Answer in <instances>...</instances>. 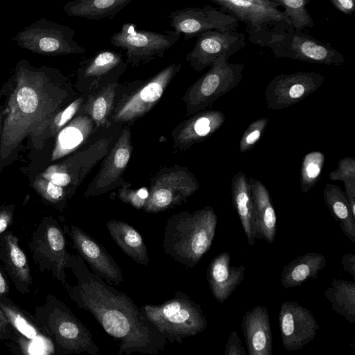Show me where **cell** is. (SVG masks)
Masks as SVG:
<instances>
[{
	"mask_svg": "<svg viewBox=\"0 0 355 355\" xmlns=\"http://www.w3.org/2000/svg\"><path fill=\"white\" fill-rule=\"evenodd\" d=\"M63 227L77 253L89 265L94 272L109 284L119 285L123 282L120 267L103 246L77 226L64 225Z\"/></svg>",
	"mask_w": 355,
	"mask_h": 355,
	"instance_id": "44dd1931",
	"label": "cell"
},
{
	"mask_svg": "<svg viewBox=\"0 0 355 355\" xmlns=\"http://www.w3.org/2000/svg\"><path fill=\"white\" fill-rule=\"evenodd\" d=\"M284 8V12L290 20L291 25L297 30L313 28V19L306 6L310 0H269Z\"/></svg>",
	"mask_w": 355,
	"mask_h": 355,
	"instance_id": "8d00e7d4",
	"label": "cell"
},
{
	"mask_svg": "<svg viewBox=\"0 0 355 355\" xmlns=\"http://www.w3.org/2000/svg\"><path fill=\"white\" fill-rule=\"evenodd\" d=\"M268 122L262 117L252 122L243 132L239 141V151L246 153L251 150L261 139Z\"/></svg>",
	"mask_w": 355,
	"mask_h": 355,
	"instance_id": "ab89813d",
	"label": "cell"
},
{
	"mask_svg": "<svg viewBox=\"0 0 355 355\" xmlns=\"http://www.w3.org/2000/svg\"><path fill=\"white\" fill-rule=\"evenodd\" d=\"M113 137H103L62 162L49 166L42 177L64 188L72 197L88 173L109 151Z\"/></svg>",
	"mask_w": 355,
	"mask_h": 355,
	"instance_id": "9a60e30c",
	"label": "cell"
},
{
	"mask_svg": "<svg viewBox=\"0 0 355 355\" xmlns=\"http://www.w3.org/2000/svg\"><path fill=\"white\" fill-rule=\"evenodd\" d=\"M338 167L329 173L333 181L355 182V159L353 157H343L339 160Z\"/></svg>",
	"mask_w": 355,
	"mask_h": 355,
	"instance_id": "60d3db41",
	"label": "cell"
},
{
	"mask_svg": "<svg viewBox=\"0 0 355 355\" xmlns=\"http://www.w3.org/2000/svg\"><path fill=\"white\" fill-rule=\"evenodd\" d=\"M232 205L241 223L248 244L254 245L257 239L254 209L248 178L241 171L231 181Z\"/></svg>",
	"mask_w": 355,
	"mask_h": 355,
	"instance_id": "4316f807",
	"label": "cell"
},
{
	"mask_svg": "<svg viewBox=\"0 0 355 355\" xmlns=\"http://www.w3.org/2000/svg\"><path fill=\"white\" fill-rule=\"evenodd\" d=\"M169 24L184 40L210 30H236L239 21L232 15L209 5L173 10L168 15Z\"/></svg>",
	"mask_w": 355,
	"mask_h": 355,
	"instance_id": "e0dca14e",
	"label": "cell"
},
{
	"mask_svg": "<svg viewBox=\"0 0 355 355\" xmlns=\"http://www.w3.org/2000/svg\"><path fill=\"white\" fill-rule=\"evenodd\" d=\"M246 35L236 30H210L197 36L186 60L196 71L210 67L223 54L234 55L245 46Z\"/></svg>",
	"mask_w": 355,
	"mask_h": 355,
	"instance_id": "d6986e66",
	"label": "cell"
},
{
	"mask_svg": "<svg viewBox=\"0 0 355 355\" xmlns=\"http://www.w3.org/2000/svg\"><path fill=\"white\" fill-rule=\"evenodd\" d=\"M3 112L0 110V137H1V128H2V123H3Z\"/></svg>",
	"mask_w": 355,
	"mask_h": 355,
	"instance_id": "816d5d0a",
	"label": "cell"
},
{
	"mask_svg": "<svg viewBox=\"0 0 355 355\" xmlns=\"http://www.w3.org/2000/svg\"><path fill=\"white\" fill-rule=\"evenodd\" d=\"M230 57L223 54L218 58L209 69L187 90L182 99L187 116L205 110L241 81L244 64L230 63Z\"/></svg>",
	"mask_w": 355,
	"mask_h": 355,
	"instance_id": "8992f818",
	"label": "cell"
},
{
	"mask_svg": "<svg viewBox=\"0 0 355 355\" xmlns=\"http://www.w3.org/2000/svg\"><path fill=\"white\" fill-rule=\"evenodd\" d=\"M182 64H171L150 78L135 91L116 100L110 119L112 123H130L146 114L159 101Z\"/></svg>",
	"mask_w": 355,
	"mask_h": 355,
	"instance_id": "7c38bea8",
	"label": "cell"
},
{
	"mask_svg": "<svg viewBox=\"0 0 355 355\" xmlns=\"http://www.w3.org/2000/svg\"><path fill=\"white\" fill-rule=\"evenodd\" d=\"M0 306L12 329V339L7 345L13 352L22 354H56L53 340L28 312L10 298L0 295Z\"/></svg>",
	"mask_w": 355,
	"mask_h": 355,
	"instance_id": "4fadbf2b",
	"label": "cell"
},
{
	"mask_svg": "<svg viewBox=\"0 0 355 355\" xmlns=\"http://www.w3.org/2000/svg\"><path fill=\"white\" fill-rule=\"evenodd\" d=\"M65 268L75 280L62 285L77 306L91 313L119 346L118 355L142 353L158 355L166 337L146 318L143 311L125 293L107 284L89 270L77 254L69 252Z\"/></svg>",
	"mask_w": 355,
	"mask_h": 355,
	"instance_id": "6da1fadb",
	"label": "cell"
},
{
	"mask_svg": "<svg viewBox=\"0 0 355 355\" xmlns=\"http://www.w3.org/2000/svg\"><path fill=\"white\" fill-rule=\"evenodd\" d=\"M33 189L51 205L62 210L71 197L67 190L39 175L34 180Z\"/></svg>",
	"mask_w": 355,
	"mask_h": 355,
	"instance_id": "74e56055",
	"label": "cell"
},
{
	"mask_svg": "<svg viewBox=\"0 0 355 355\" xmlns=\"http://www.w3.org/2000/svg\"><path fill=\"white\" fill-rule=\"evenodd\" d=\"M221 10L243 22L249 40L261 47L274 33L285 29L291 23L284 10L279 8L263 6L247 0H210Z\"/></svg>",
	"mask_w": 355,
	"mask_h": 355,
	"instance_id": "9c48e42d",
	"label": "cell"
},
{
	"mask_svg": "<svg viewBox=\"0 0 355 355\" xmlns=\"http://www.w3.org/2000/svg\"><path fill=\"white\" fill-rule=\"evenodd\" d=\"M216 226L217 215L210 206L173 214L166 225L164 251L185 267L193 268L210 249Z\"/></svg>",
	"mask_w": 355,
	"mask_h": 355,
	"instance_id": "3957f363",
	"label": "cell"
},
{
	"mask_svg": "<svg viewBox=\"0 0 355 355\" xmlns=\"http://www.w3.org/2000/svg\"><path fill=\"white\" fill-rule=\"evenodd\" d=\"M263 6L279 8V5L276 3L270 1L269 0H247Z\"/></svg>",
	"mask_w": 355,
	"mask_h": 355,
	"instance_id": "f907efd6",
	"label": "cell"
},
{
	"mask_svg": "<svg viewBox=\"0 0 355 355\" xmlns=\"http://www.w3.org/2000/svg\"><path fill=\"white\" fill-rule=\"evenodd\" d=\"M241 325L250 355L272 354V336L266 307L257 305L247 311L243 316Z\"/></svg>",
	"mask_w": 355,
	"mask_h": 355,
	"instance_id": "484cf974",
	"label": "cell"
},
{
	"mask_svg": "<svg viewBox=\"0 0 355 355\" xmlns=\"http://www.w3.org/2000/svg\"><path fill=\"white\" fill-rule=\"evenodd\" d=\"M242 342L236 331H232L225 345V355H246Z\"/></svg>",
	"mask_w": 355,
	"mask_h": 355,
	"instance_id": "7bdbcfd3",
	"label": "cell"
},
{
	"mask_svg": "<svg viewBox=\"0 0 355 355\" xmlns=\"http://www.w3.org/2000/svg\"><path fill=\"white\" fill-rule=\"evenodd\" d=\"M76 31L46 17L35 21L11 38L16 44L46 56L83 54L86 49L74 40Z\"/></svg>",
	"mask_w": 355,
	"mask_h": 355,
	"instance_id": "ba28073f",
	"label": "cell"
},
{
	"mask_svg": "<svg viewBox=\"0 0 355 355\" xmlns=\"http://www.w3.org/2000/svg\"><path fill=\"white\" fill-rule=\"evenodd\" d=\"M341 264L345 271L349 272L355 278V255L353 253H347L341 258Z\"/></svg>",
	"mask_w": 355,
	"mask_h": 355,
	"instance_id": "7dc6e473",
	"label": "cell"
},
{
	"mask_svg": "<svg viewBox=\"0 0 355 355\" xmlns=\"http://www.w3.org/2000/svg\"><path fill=\"white\" fill-rule=\"evenodd\" d=\"M95 130V124L91 117L78 113L57 134L51 160L58 159L76 150Z\"/></svg>",
	"mask_w": 355,
	"mask_h": 355,
	"instance_id": "83f0119b",
	"label": "cell"
},
{
	"mask_svg": "<svg viewBox=\"0 0 355 355\" xmlns=\"http://www.w3.org/2000/svg\"><path fill=\"white\" fill-rule=\"evenodd\" d=\"M12 89L1 132L0 158L6 159L28 136H42L68 97L67 78L57 69L19 60L10 79Z\"/></svg>",
	"mask_w": 355,
	"mask_h": 355,
	"instance_id": "7a4b0ae2",
	"label": "cell"
},
{
	"mask_svg": "<svg viewBox=\"0 0 355 355\" xmlns=\"http://www.w3.org/2000/svg\"><path fill=\"white\" fill-rule=\"evenodd\" d=\"M243 265L232 266L228 251L213 258L207 270V279L215 299L223 303L234 293L244 279Z\"/></svg>",
	"mask_w": 355,
	"mask_h": 355,
	"instance_id": "d4e9b609",
	"label": "cell"
},
{
	"mask_svg": "<svg viewBox=\"0 0 355 355\" xmlns=\"http://www.w3.org/2000/svg\"><path fill=\"white\" fill-rule=\"evenodd\" d=\"M132 0H73L64 6L69 17L91 20L113 19Z\"/></svg>",
	"mask_w": 355,
	"mask_h": 355,
	"instance_id": "d6a6232c",
	"label": "cell"
},
{
	"mask_svg": "<svg viewBox=\"0 0 355 355\" xmlns=\"http://www.w3.org/2000/svg\"><path fill=\"white\" fill-rule=\"evenodd\" d=\"M175 31L163 33L138 30L136 24L125 23L121 30L110 38L112 46L125 51L128 64L138 66L155 58H162L164 53L180 38Z\"/></svg>",
	"mask_w": 355,
	"mask_h": 355,
	"instance_id": "30bf717a",
	"label": "cell"
},
{
	"mask_svg": "<svg viewBox=\"0 0 355 355\" xmlns=\"http://www.w3.org/2000/svg\"><path fill=\"white\" fill-rule=\"evenodd\" d=\"M225 121L218 110H203L179 124L172 132L174 148L185 150L216 132Z\"/></svg>",
	"mask_w": 355,
	"mask_h": 355,
	"instance_id": "603a6c76",
	"label": "cell"
},
{
	"mask_svg": "<svg viewBox=\"0 0 355 355\" xmlns=\"http://www.w3.org/2000/svg\"><path fill=\"white\" fill-rule=\"evenodd\" d=\"M9 293V286L7 279V275L4 271L0 261V295L6 296Z\"/></svg>",
	"mask_w": 355,
	"mask_h": 355,
	"instance_id": "681fc988",
	"label": "cell"
},
{
	"mask_svg": "<svg viewBox=\"0 0 355 355\" xmlns=\"http://www.w3.org/2000/svg\"><path fill=\"white\" fill-rule=\"evenodd\" d=\"M327 259L322 254L306 253L292 260L283 268L281 284L285 288L301 286L309 279H315L326 266Z\"/></svg>",
	"mask_w": 355,
	"mask_h": 355,
	"instance_id": "4dcf8cb0",
	"label": "cell"
},
{
	"mask_svg": "<svg viewBox=\"0 0 355 355\" xmlns=\"http://www.w3.org/2000/svg\"><path fill=\"white\" fill-rule=\"evenodd\" d=\"M14 214V206L0 208V234L7 230L12 225Z\"/></svg>",
	"mask_w": 355,
	"mask_h": 355,
	"instance_id": "f6af8a7d",
	"label": "cell"
},
{
	"mask_svg": "<svg viewBox=\"0 0 355 355\" xmlns=\"http://www.w3.org/2000/svg\"><path fill=\"white\" fill-rule=\"evenodd\" d=\"M146 318L171 343L202 333L208 325L200 306L180 291L162 304L141 307Z\"/></svg>",
	"mask_w": 355,
	"mask_h": 355,
	"instance_id": "5b68a950",
	"label": "cell"
},
{
	"mask_svg": "<svg viewBox=\"0 0 355 355\" xmlns=\"http://www.w3.org/2000/svg\"><path fill=\"white\" fill-rule=\"evenodd\" d=\"M34 317L53 340L57 354L99 355L89 330L60 300L51 294L35 309Z\"/></svg>",
	"mask_w": 355,
	"mask_h": 355,
	"instance_id": "277c9868",
	"label": "cell"
},
{
	"mask_svg": "<svg viewBox=\"0 0 355 355\" xmlns=\"http://www.w3.org/2000/svg\"><path fill=\"white\" fill-rule=\"evenodd\" d=\"M0 261L15 288L21 294L30 293L33 279L28 260L13 232L0 234Z\"/></svg>",
	"mask_w": 355,
	"mask_h": 355,
	"instance_id": "cb8c5ba5",
	"label": "cell"
},
{
	"mask_svg": "<svg viewBox=\"0 0 355 355\" xmlns=\"http://www.w3.org/2000/svg\"><path fill=\"white\" fill-rule=\"evenodd\" d=\"M324 202L343 233L355 243V218L345 193L338 186L327 183L323 191Z\"/></svg>",
	"mask_w": 355,
	"mask_h": 355,
	"instance_id": "836d02e7",
	"label": "cell"
},
{
	"mask_svg": "<svg viewBox=\"0 0 355 355\" xmlns=\"http://www.w3.org/2000/svg\"><path fill=\"white\" fill-rule=\"evenodd\" d=\"M324 76L313 71L279 74L266 86L264 96L269 110L291 107L308 97L322 86Z\"/></svg>",
	"mask_w": 355,
	"mask_h": 355,
	"instance_id": "2e32d148",
	"label": "cell"
},
{
	"mask_svg": "<svg viewBox=\"0 0 355 355\" xmlns=\"http://www.w3.org/2000/svg\"><path fill=\"white\" fill-rule=\"evenodd\" d=\"M118 81L101 85L89 92L78 113L87 114L94 121L96 130L105 126L116 101Z\"/></svg>",
	"mask_w": 355,
	"mask_h": 355,
	"instance_id": "f546056e",
	"label": "cell"
},
{
	"mask_svg": "<svg viewBox=\"0 0 355 355\" xmlns=\"http://www.w3.org/2000/svg\"><path fill=\"white\" fill-rule=\"evenodd\" d=\"M278 324L282 345L287 351L303 348L315 338L320 328L311 311L294 301L282 304Z\"/></svg>",
	"mask_w": 355,
	"mask_h": 355,
	"instance_id": "ffe728a7",
	"label": "cell"
},
{
	"mask_svg": "<svg viewBox=\"0 0 355 355\" xmlns=\"http://www.w3.org/2000/svg\"><path fill=\"white\" fill-rule=\"evenodd\" d=\"M131 138L130 128L124 127L112 148L103 157L98 172L85 192V197L104 194L128 184L121 176L130 159L132 151Z\"/></svg>",
	"mask_w": 355,
	"mask_h": 355,
	"instance_id": "ac0fdd59",
	"label": "cell"
},
{
	"mask_svg": "<svg viewBox=\"0 0 355 355\" xmlns=\"http://www.w3.org/2000/svg\"><path fill=\"white\" fill-rule=\"evenodd\" d=\"M345 193L355 218V182H344Z\"/></svg>",
	"mask_w": 355,
	"mask_h": 355,
	"instance_id": "c3c4849f",
	"label": "cell"
},
{
	"mask_svg": "<svg viewBox=\"0 0 355 355\" xmlns=\"http://www.w3.org/2000/svg\"><path fill=\"white\" fill-rule=\"evenodd\" d=\"M28 247L40 270L48 272L63 285L69 252L64 232L58 221L43 218L33 232Z\"/></svg>",
	"mask_w": 355,
	"mask_h": 355,
	"instance_id": "8fae6325",
	"label": "cell"
},
{
	"mask_svg": "<svg viewBox=\"0 0 355 355\" xmlns=\"http://www.w3.org/2000/svg\"><path fill=\"white\" fill-rule=\"evenodd\" d=\"M324 155L320 151H312L304 155L300 171V189L303 193L311 190L320 180Z\"/></svg>",
	"mask_w": 355,
	"mask_h": 355,
	"instance_id": "d590c367",
	"label": "cell"
},
{
	"mask_svg": "<svg viewBox=\"0 0 355 355\" xmlns=\"http://www.w3.org/2000/svg\"><path fill=\"white\" fill-rule=\"evenodd\" d=\"M85 99L80 97L72 101L63 110L57 112L51 120L44 132L45 136L53 137L65 126L76 114H78ZM43 133V135H44Z\"/></svg>",
	"mask_w": 355,
	"mask_h": 355,
	"instance_id": "f35d334b",
	"label": "cell"
},
{
	"mask_svg": "<svg viewBox=\"0 0 355 355\" xmlns=\"http://www.w3.org/2000/svg\"><path fill=\"white\" fill-rule=\"evenodd\" d=\"M253 200L256 229L258 239L272 244L277 232V216L270 195L266 187L259 180L249 178Z\"/></svg>",
	"mask_w": 355,
	"mask_h": 355,
	"instance_id": "f1b7e54d",
	"label": "cell"
},
{
	"mask_svg": "<svg viewBox=\"0 0 355 355\" xmlns=\"http://www.w3.org/2000/svg\"><path fill=\"white\" fill-rule=\"evenodd\" d=\"M331 3L339 11L351 15L355 10V0H329Z\"/></svg>",
	"mask_w": 355,
	"mask_h": 355,
	"instance_id": "bcb514c9",
	"label": "cell"
},
{
	"mask_svg": "<svg viewBox=\"0 0 355 355\" xmlns=\"http://www.w3.org/2000/svg\"><path fill=\"white\" fill-rule=\"evenodd\" d=\"M148 191L144 188L134 190L130 188L129 184L121 187L119 191V198L137 209H143L148 199Z\"/></svg>",
	"mask_w": 355,
	"mask_h": 355,
	"instance_id": "b9f144b4",
	"label": "cell"
},
{
	"mask_svg": "<svg viewBox=\"0 0 355 355\" xmlns=\"http://www.w3.org/2000/svg\"><path fill=\"white\" fill-rule=\"evenodd\" d=\"M199 187L197 178L187 168L174 166L163 168L151 181L143 209L158 213L171 209L186 202Z\"/></svg>",
	"mask_w": 355,
	"mask_h": 355,
	"instance_id": "5bb4252c",
	"label": "cell"
},
{
	"mask_svg": "<svg viewBox=\"0 0 355 355\" xmlns=\"http://www.w3.org/2000/svg\"><path fill=\"white\" fill-rule=\"evenodd\" d=\"M12 339V329L4 312L0 306V340H8V343Z\"/></svg>",
	"mask_w": 355,
	"mask_h": 355,
	"instance_id": "ee69618b",
	"label": "cell"
},
{
	"mask_svg": "<svg viewBox=\"0 0 355 355\" xmlns=\"http://www.w3.org/2000/svg\"><path fill=\"white\" fill-rule=\"evenodd\" d=\"M80 64L78 84L90 92L101 85L118 81L128 65L120 53L110 49L98 51Z\"/></svg>",
	"mask_w": 355,
	"mask_h": 355,
	"instance_id": "7402d4cb",
	"label": "cell"
},
{
	"mask_svg": "<svg viewBox=\"0 0 355 355\" xmlns=\"http://www.w3.org/2000/svg\"><path fill=\"white\" fill-rule=\"evenodd\" d=\"M265 46L271 49L276 58L329 66H340L345 62V56L331 44L322 42L292 25L272 35Z\"/></svg>",
	"mask_w": 355,
	"mask_h": 355,
	"instance_id": "52a82bcc",
	"label": "cell"
},
{
	"mask_svg": "<svg viewBox=\"0 0 355 355\" xmlns=\"http://www.w3.org/2000/svg\"><path fill=\"white\" fill-rule=\"evenodd\" d=\"M3 92L2 90H1V91H0V99H1V96H2V94H3V92Z\"/></svg>",
	"mask_w": 355,
	"mask_h": 355,
	"instance_id": "f5cc1de1",
	"label": "cell"
},
{
	"mask_svg": "<svg viewBox=\"0 0 355 355\" xmlns=\"http://www.w3.org/2000/svg\"><path fill=\"white\" fill-rule=\"evenodd\" d=\"M106 227L117 245L133 261L147 266L149 257L144 239L139 232L128 223L116 220L107 222Z\"/></svg>",
	"mask_w": 355,
	"mask_h": 355,
	"instance_id": "1f68e13d",
	"label": "cell"
},
{
	"mask_svg": "<svg viewBox=\"0 0 355 355\" xmlns=\"http://www.w3.org/2000/svg\"><path fill=\"white\" fill-rule=\"evenodd\" d=\"M324 295L332 309L350 324L355 322V282L334 279L326 288Z\"/></svg>",
	"mask_w": 355,
	"mask_h": 355,
	"instance_id": "e575fe53",
	"label": "cell"
}]
</instances>
